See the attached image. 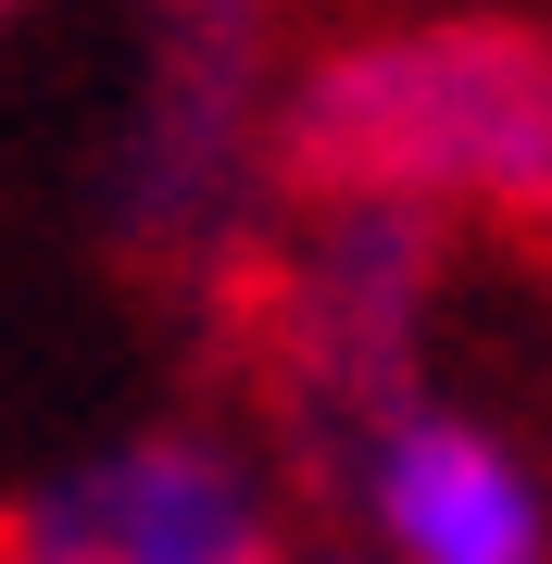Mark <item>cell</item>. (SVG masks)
I'll return each instance as SVG.
<instances>
[{"instance_id": "1", "label": "cell", "mask_w": 552, "mask_h": 564, "mask_svg": "<svg viewBox=\"0 0 552 564\" xmlns=\"http://www.w3.org/2000/svg\"><path fill=\"white\" fill-rule=\"evenodd\" d=\"M264 202H389L552 263V13H377L264 113Z\"/></svg>"}, {"instance_id": "2", "label": "cell", "mask_w": 552, "mask_h": 564, "mask_svg": "<svg viewBox=\"0 0 552 564\" xmlns=\"http://www.w3.org/2000/svg\"><path fill=\"white\" fill-rule=\"evenodd\" d=\"M440 239L427 214L389 202H289V226H251L239 263L202 289L214 339L239 364L251 414L302 477H339L377 452L389 414L427 389V302H440Z\"/></svg>"}, {"instance_id": "3", "label": "cell", "mask_w": 552, "mask_h": 564, "mask_svg": "<svg viewBox=\"0 0 552 564\" xmlns=\"http://www.w3.org/2000/svg\"><path fill=\"white\" fill-rule=\"evenodd\" d=\"M0 564H289L277 477L214 426H139L0 502Z\"/></svg>"}, {"instance_id": "4", "label": "cell", "mask_w": 552, "mask_h": 564, "mask_svg": "<svg viewBox=\"0 0 552 564\" xmlns=\"http://www.w3.org/2000/svg\"><path fill=\"white\" fill-rule=\"evenodd\" d=\"M351 502L377 514L389 564H552V489L540 464L490 440L477 414H389L377 452L351 464Z\"/></svg>"}, {"instance_id": "5", "label": "cell", "mask_w": 552, "mask_h": 564, "mask_svg": "<svg viewBox=\"0 0 552 564\" xmlns=\"http://www.w3.org/2000/svg\"><path fill=\"white\" fill-rule=\"evenodd\" d=\"M13 13H39V0H0V25H13Z\"/></svg>"}]
</instances>
